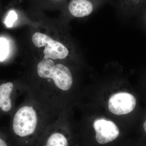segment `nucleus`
I'll return each instance as SVG.
<instances>
[{"mask_svg": "<svg viewBox=\"0 0 146 146\" xmlns=\"http://www.w3.org/2000/svg\"><path fill=\"white\" fill-rule=\"evenodd\" d=\"M37 122V116L33 108L24 106L20 108L14 116L13 131L21 137L29 136L34 133Z\"/></svg>", "mask_w": 146, "mask_h": 146, "instance_id": "2", "label": "nucleus"}, {"mask_svg": "<svg viewBox=\"0 0 146 146\" xmlns=\"http://www.w3.org/2000/svg\"><path fill=\"white\" fill-rule=\"evenodd\" d=\"M94 127L96 131V139L100 144L107 143L114 141L119 136V131L115 123L104 119L94 121Z\"/></svg>", "mask_w": 146, "mask_h": 146, "instance_id": "5", "label": "nucleus"}, {"mask_svg": "<svg viewBox=\"0 0 146 146\" xmlns=\"http://www.w3.org/2000/svg\"><path fill=\"white\" fill-rule=\"evenodd\" d=\"M32 41L36 47H45L44 58L63 59L69 54L67 47L60 42L54 41L49 36L40 33H36L32 36Z\"/></svg>", "mask_w": 146, "mask_h": 146, "instance_id": "3", "label": "nucleus"}, {"mask_svg": "<svg viewBox=\"0 0 146 146\" xmlns=\"http://www.w3.org/2000/svg\"><path fill=\"white\" fill-rule=\"evenodd\" d=\"M140 0H121L122 5L124 7H127L137 4Z\"/></svg>", "mask_w": 146, "mask_h": 146, "instance_id": "11", "label": "nucleus"}, {"mask_svg": "<svg viewBox=\"0 0 146 146\" xmlns=\"http://www.w3.org/2000/svg\"><path fill=\"white\" fill-rule=\"evenodd\" d=\"M9 53V44L7 39L0 38V61H3L7 57Z\"/></svg>", "mask_w": 146, "mask_h": 146, "instance_id": "9", "label": "nucleus"}, {"mask_svg": "<svg viewBox=\"0 0 146 146\" xmlns=\"http://www.w3.org/2000/svg\"><path fill=\"white\" fill-rule=\"evenodd\" d=\"M94 4L90 0H71L68 9L71 15L77 18L90 15L94 11Z\"/></svg>", "mask_w": 146, "mask_h": 146, "instance_id": "6", "label": "nucleus"}, {"mask_svg": "<svg viewBox=\"0 0 146 146\" xmlns=\"http://www.w3.org/2000/svg\"><path fill=\"white\" fill-rule=\"evenodd\" d=\"M37 73L42 78L52 79L55 85L63 91L69 90L72 84L70 70L63 64L55 65L50 58H44L40 62L37 66Z\"/></svg>", "mask_w": 146, "mask_h": 146, "instance_id": "1", "label": "nucleus"}, {"mask_svg": "<svg viewBox=\"0 0 146 146\" xmlns=\"http://www.w3.org/2000/svg\"></svg>", "mask_w": 146, "mask_h": 146, "instance_id": "15", "label": "nucleus"}, {"mask_svg": "<svg viewBox=\"0 0 146 146\" xmlns=\"http://www.w3.org/2000/svg\"><path fill=\"white\" fill-rule=\"evenodd\" d=\"M56 1H60V0H56Z\"/></svg>", "mask_w": 146, "mask_h": 146, "instance_id": "14", "label": "nucleus"}, {"mask_svg": "<svg viewBox=\"0 0 146 146\" xmlns=\"http://www.w3.org/2000/svg\"><path fill=\"white\" fill-rule=\"evenodd\" d=\"M136 104V99L133 95L121 92L110 97L108 102V109L115 115H126L133 111Z\"/></svg>", "mask_w": 146, "mask_h": 146, "instance_id": "4", "label": "nucleus"}, {"mask_svg": "<svg viewBox=\"0 0 146 146\" xmlns=\"http://www.w3.org/2000/svg\"><path fill=\"white\" fill-rule=\"evenodd\" d=\"M17 15L15 11H11L9 13L6 18L5 24L7 27H11L13 26L14 22L17 20Z\"/></svg>", "mask_w": 146, "mask_h": 146, "instance_id": "10", "label": "nucleus"}, {"mask_svg": "<svg viewBox=\"0 0 146 146\" xmlns=\"http://www.w3.org/2000/svg\"><path fill=\"white\" fill-rule=\"evenodd\" d=\"M68 145L67 139L63 134L60 133L52 134L49 138L46 144L48 146H66Z\"/></svg>", "mask_w": 146, "mask_h": 146, "instance_id": "8", "label": "nucleus"}, {"mask_svg": "<svg viewBox=\"0 0 146 146\" xmlns=\"http://www.w3.org/2000/svg\"><path fill=\"white\" fill-rule=\"evenodd\" d=\"M7 146V145L6 143L5 142V141L0 138V146Z\"/></svg>", "mask_w": 146, "mask_h": 146, "instance_id": "12", "label": "nucleus"}, {"mask_svg": "<svg viewBox=\"0 0 146 146\" xmlns=\"http://www.w3.org/2000/svg\"><path fill=\"white\" fill-rule=\"evenodd\" d=\"M143 127L144 129V130L145 131V132L146 133V121H145V122L143 124Z\"/></svg>", "mask_w": 146, "mask_h": 146, "instance_id": "13", "label": "nucleus"}, {"mask_svg": "<svg viewBox=\"0 0 146 146\" xmlns=\"http://www.w3.org/2000/svg\"><path fill=\"white\" fill-rule=\"evenodd\" d=\"M13 89V84L11 82L4 83L0 85V108L4 112L9 111L11 108L10 94Z\"/></svg>", "mask_w": 146, "mask_h": 146, "instance_id": "7", "label": "nucleus"}]
</instances>
